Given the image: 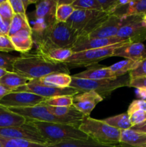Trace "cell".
<instances>
[{
    "mask_svg": "<svg viewBox=\"0 0 146 147\" xmlns=\"http://www.w3.org/2000/svg\"><path fill=\"white\" fill-rule=\"evenodd\" d=\"M13 72L31 80L52 73L70 74V68L64 63L49 61L37 53H27L18 56L13 65Z\"/></svg>",
    "mask_w": 146,
    "mask_h": 147,
    "instance_id": "cell-1",
    "label": "cell"
},
{
    "mask_svg": "<svg viewBox=\"0 0 146 147\" xmlns=\"http://www.w3.org/2000/svg\"><path fill=\"white\" fill-rule=\"evenodd\" d=\"M27 121L38 131L49 145L69 140H88L90 139L86 134L79 129L78 126L36 121Z\"/></svg>",
    "mask_w": 146,
    "mask_h": 147,
    "instance_id": "cell-2",
    "label": "cell"
},
{
    "mask_svg": "<svg viewBox=\"0 0 146 147\" xmlns=\"http://www.w3.org/2000/svg\"><path fill=\"white\" fill-rule=\"evenodd\" d=\"M79 129L97 143L114 146L120 144L121 130L110 126L102 120L84 116Z\"/></svg>",
    "mask_w": 146,
    "mask_h": 147,
    "instance_id": "cell-3",
    "label": "cell"
},
{
    "mask_svg": "<svg viewBox=\"0 0 146 147\" xmlns=\"http://www.w3.org/2000/svg\"><path fill=\"white\" fill-rule=\"evenodd\" d=\"M130 76L129 73L115 78L100 80L76 78L72 76L70 87L80 90L81 93L94 91L103 99L108 98L114 90L123 87H130Z\"/></svg>",
    "mask_w": 146,
    "mask_h": 147,
    "instance_id": "cell-4",
    "label": "cell"
},
{
    "mask_svg": "<svg viewBox=\"0 0 146 147\" xmlns=\"http://www.w3.org/2000/svg\"><path fill=\"white\" fill-rule=\"evenodd\" d=\"M57 0H41L35 4V11L31 21L32 39L45 37L49 30L57 22L55 19Z\"/></svg>",
    "mask_w": 146,
    "mask_h": 147,
    "instance_id": "cell-5",
    "label": "cell"
},
{
    "mask_svg": "<svg viewBox=\"0 0 146 147\" xmlns=\"http://www.w3.org/2000/svg\"><path fill=\"white\" fill-rule=\"evenodd\" d=\"M109 16L103 11L75 9L66 23L75 30L80 34V37H82L100 27Z\"/></svg>",
    "mask_w": 146,
    "mask_h": 147,
    "instance_id": "cell-6",
    "label": "cell"
},
{
    "mask_svg": "<svg viewBox=\"0 0 146 147\" xmlns=\"http://www.w3.org/2000/svg\"><path fill=\"white\" fill-rule=\"evenodd\" d=\"M126 42H123L103 48L94 49V50H89L73 53L71 57H69L62 63L66 65L69 68L90 67L94 65H97L101 60L113 57L115 49Z\"/></svg>",
    "mask_w": 146,
    "mask_h": 147,
    "instance_id": "cell-7",
    "label": "cell"
},
{
    "mask_svg": "<svg viewBox=\"0 0 146 147\" xmlns=\"http://www.w3.org/2000/svg\"><path fill=\"white\" fill-rule=\"evenodd\" d=\"M11 111L22 116L27 121H36L50 122V123H64L74 126H80L82 121L75 119L59 118L50 113L45 106L37 105L33 107L27 108H10Z\"/></svg>",
    "mask_w": 146,
    "mask_h": 147,
    "instance_id": "cell-8",
    "label": "cell"
},
{
    "mask_svg": "<svg viewBox=\"0 0 146 147\" xmlns=\"http://www.w3.org/2000/svg\"><path fill=\"white\" fill-rule=\"evenodd\" d=\"M13 92H29L45 99L60 96H74L81 93L80 90L74 88H57L53 85L42 81L40 79L29 80L25 86L19 88Z\"/></svg>",
    "mask_w": 146,
    "mask_h": 147,
    "instance_id": "cell-9",
    "label": "cell"
},
{
    "mask_svg": "<svg viewBox=\"0 0 146 147\" xmlns=\"http://www.w3.org/2000/svg\"><path fill=\"white\" fill-rule=\"evenodd\" d=\"M126 17V23L119 30L117 37L123 42H142L146 40V15Z\"/></svg>",
    "mask_w": 146,
    "mask_h": 147,
    "instance_id": "cell-10",
    "label": "cell"
},
{
    "mask_svg": "<svg viewBox=\"0 0 146 147\" xmlns=\"http://www.w3.org/2000/svg\"><path fill=\"white\" fill-rule=\"evenodd\" d=\"M79 37L80 34L67 23L57 22L43 38L47 39L56 47L72 49Z\"/></svg>",
    "mask_w": 146,
    "mask_h": 147,
    "instance_id": "cell-11",
    "label": "cell"
},
{
    "mask_svg": "<svg viewBox=\"0 0 146 147\" xmlns=\"http://www.w3.org/2000/svg\"><path fill=\"white\" fill-rule=\"evenodd\" d=\"M0 136L10 139H24L35 143L49 145L38 131L28 121H26L24 124L20 126L0 128Z\"/></svg>",
    "mask_w": 146,
    "mask_h": 147,
    "instance_id": "cell-12",
    "label": "cell"
},
{
    "mask_svg": "<svg viewBox=\"0 0 146 147\" xmlns=\"http://www.w3.org/2000/svg\"><path fill=\"white\" fill-rule=\"evenodd\" d=\"M33 42L36 44V53L49 61L63 63L73 54L71 49L56 47L46 38L35 39Z\"/></svg>",
    "mask_w": 146,
    "mask_h": 147,
    "instance_id": "cell-13",
    "label": "cell"
},
{
    "mask_svg": "<svg viewBox=\"0 0 146 147\" xmlns=\"http://www.w3.org/2000/svg\"><path fill=\"white\" fill-rule=\"evenodd\" d=\"M44 100V98L29 92H11L0 100V104L8 109L33 107L42 103Z\"/></svg>",
    "mask_w": 146,
    "mask_h": 147,
    "instance_id": "cell-14",
    "label": "cell"
},
{
    "mask_svg": "<svg viewBox=\"0 0 146 147\" xmlns=\"http://www.w3.org/2000/svg\"><path fill=\"white\" fill-rule=\"evenodd\" d=\"M126 23V17L112 14L97 29L86 36L87 38H109L115 37L119 30Z\"/></svg>",
    "mask_w": 146,
    "mask_h": 147,
    "instance_id": "cell-15",
    "label": "cell"
},
{
    "mask_svg": "<svg viewBox=\"0 0 146 147\" xmlns=\"http://www.w3.org/2000/svg\"><path fill=\"white\" fill-rule=\"evenodd\" d=\"M121 42H123V41L117 36L109 38H87L86 37H80L71 50L73 53H75L85 50L103 48Z\"/></svg>",
    "mask_w": 146,
    "mask_h": 147,
    "instance_id": "cell-16",
    "label": "cell"
},
{
    "mask_svg": "<svg viewBox=\"0 0 146 147\" xmlns=\"http://www.w3.org/2000/svg\"><path fill=\"white\" fill-rule=\"evenodd\" d=\"M102 100V98L94 91L83 92L73 96L72 106L84 116H90L95 106Z\"/></svg>",
    "mask_w": 146,
    "mask_h": 147,
    "instance_id": "cell-17",
    "label": "cell"
},
{
    "mask_svg": "<svg viewBox=\"0 0 146 147\" xmlns=\"http://www.w3.org/2000/svg\"><path fill=\"white\" fill-rule=\"evenodd\" d=\"M113 57H125L126 60L141 61L146 58V48L142 42H126L115 49Z\"/></svg>",
    "mask_w": 146,
    "mask_h": 147,
    "instance_id": "cell-18",
    "label": "cell"
},
{
    "mask_svg": "<svg viewBox=\"0 0 146 147\" xmlns=\"http://www.w3.org/2000/svg\"><path fill=\"white\" fill-rule=\"evenodd\" d=\"M72 76L76 78L92 80H104V79L115 78L118 77L115 73L111 71L110 67H106L97 64L87 67V70Z\"/></svg>",
    "mask_w": 146,
    "mask_h": 147,
    "instance_id": "cell-19",
    "label": "cell"
},
{
    "mask_svg": "<svg viewBox=\"0 0 146 147\" xmlns=\"http://www.w3.org/2000/svg\"><path fill=\"white\" fill-rule=\"evenodd\" d=\"M15 51L22 54H27L32 48L33 39L31 28L21 30L9 37Z\"/></svg>",
    "mask_w": 146,
    "mask_h": 147,
    "instance_id": "cell-20",
    "label": "cell"
},
{
    "mask_svg": "<svg viewBox=\"0 0 146 147\" xmlns=\"http://www.w3.org/2000/svg\"><path fill=\"white\" fill-rule=\"evenodd\" d=\"M120 147H146V134L131 129L121 130Z\"/></svg>",
    "mask_w": 146,
    "mask_h": 147,
    "instance_id": "cell-21",
    "label": "cell"
},
{
    "mask_svg": "<svg viewBox=\"0 0 146 147\" xmlns=\"http://www.w3.org/2000/svg\"><path fill=\"white\" fill-rule=\"evenodd\" d=\"M27 120L0 104V128L15 127L24 124Z\"/></svg>",
    "mask_w": 146,
    "mask_h": 147,
    "instance_id": "cell-22",
    "label": "cell"
},
{
    "mask_svg": "<svg viewBox=\"0 0 146 147\" xmlns=\"http://www.w3.org/2000/svg\"><path fill=\"white\" fill-rule=\"evenodd\" d=\"M27 78L14 73L8 72L5 76L0 78V84L11 92L15 91L19 88L24 86L29 81Z\"/></svg>",
    "mask_w": 146,
    "mask_h": 147,
    "instance_id": "cell-23",
    "label": "cell"
},
{
    "mask_svg": "<svg viewBox=\"0 0 146 147\" xmlns=\"http://www.w3.org/2000/svg\"><path fill=\"white\" fill-rule=\"evenodd\" d=\"M44 106H46L47 110L50 113L57 117L75 119V120L79 121H82L84 118L82 113L79 111L73 106H67V107H53V106H47V105H44Z\"/></svg>",
    "mask_w": 146,
    "mask_h": 147,
    "instance_id": "cell-24",
    "label": "cell"
},
{
    "mask_svg": "<svg viewBox=\"0 0 146 147\" xmlns=\"http://www.w3.org/2000/svg\"><path fill=\"white\" fill-rule=\"evenodd\" d=\"M40 80L49 84L53 85L57 88H64L70 87L72 82V76L67 73H57L44 76Z\"/></svg>",
    "mask_w": 146,
    "mask_h": 147,
    "instance_id": "cell-25",
    "label": "cell"
},
{
    "mask_svg": "<svg viewBox=\"0 0 146 147\" xmlns=\"http://www.w3.org/2000/svg\"><path fill=\"white\" fill-rule=\"evenodd\" d=\"M102 121L110 126L115 129H120V130L130 129L132 127L130 116L127 114V112L102 119Z\"/></svg>",
    "mask_w": 146,
    "mask_h": 147,
    "instance_id": "cell-26",
    "label": "cell"
},
{
    "mask_svg": "<svg viewBox=\"0 0 146 147\" xmlns=\"http://www.w3.org/2000/svg\"><path fill=\"white\" fill-rule=\"evenodd\" d=\"M31 28L27 14H14L10 23L8 37H11L24 29Z\"/></svg>",
    "mask_w": 146,
    "mask_h": 147,
    "instance_id": "cell-27",
    "label": "cell"
},
{
    "mask_svg": "<svg viewBox=\"0 0 146 147\" xmlns=\"http://www.w3.org/2000/svg\"><path fill=\"white\" fill-rule=\"evenodd\" d=\"M114 146H107L95 142L89 139L88 140H69L60 142L54 144L48 145L47 147H115Z\"/></svg>",
    "mask_w": 146,
    "mask_h": 147,
    "instance_id": "cell-28",
    "label": "cell"
},
{
    "mask_svg": "<svg viewBox=\"0 0 146 147\" xmlns=\"http://www.w3.org/2000/svg\"><path fill=\"white\" fill-rule=\"evenodd\" d=\"M140 61H134L131 60H124L117 62L110 66V69L113 73H115L117 76H122L129 73L130 71L136 68Z\"/></svg>",
    "mask_w": 146,
    "mask_h": 147,
    "instance_id": "cell-29",
    "label": "cell"
},
{
    "mask_svg": "<svg viewBox=\"0 0 146 147\" xmlns=\"http://www.w3.org/2000/svg\"><path fill=\"white\" fill-rule=\"evenodd\" d=\"M133 15H146V0H130V2L126 7L123 17Z\"/></svg>",
    "mask_w": 146,
    "mask_h": 147,
    "instance_id": "cell-30",
    "label": "cell"
},
{
    "mask_svg": "<svg viewBox=\"0 0 146 147\" xmlns=\"http://www.w3.org/2000/svg\"><path fill=\"white\" fill-rule=\"evenodd\" d=\"M73 96H60L50 98L44 100L41 104L53 107H67L72 106Z\"/></svg>",
    "mask_w": 146,
    "mask_h": 147,
    "instance_id": "cell-31",
    "label": "cell"
},
{
    "mask_svg": "<svg viewBox=\"0 0 146 147\" xmlns=\"http://www.w3.org/2000/svg\"><path fill=\"white\" fill-rule=\"evenodd\" d=\"M75 9L69 4H57L55 12L56 21L58 22H66L71 17Z\"/></svg>",
    "mask_w": 146,
    "mask_h": 147,
    "instance_id": "cell-32",
    "label": "cell"
},
{
    "mask_svg": "<svg viewBox=\"0 0 146 147\" xmlns=\"http://www.w3.org/2000/svg\"><path fill=\"white\" fill-rule=\"evenodd\" d=\"M72 6L75 9L102 11L101 6L97 0H74L72 4Z\"/></svg>",
    "mask_w": 146,
    "mask_h": 147,
    "instance_id": "cell-33",
    "label": "cell"
},
{
    "mask_svg": "<svg viewBox=\"0 0 146 147\" xmlns=\"http://www.w3.org/2000/svg\"><path fill=\"white\" fill-rule=\"evenodd\" d=\"M14 15V13L9 0H4V2L0 4V17L4 20V22L10 24Z\"/></svg>",
    "mask_w": 146,
    "mask_h": 147,
    "instance_id": "cell-34",
    "label": "cell"
},
{
    "mask_svg": "<svg viewBox=\"0 0 146 147\" xmlns=\"http://www.w3.org/2000/svg\"><path fill=\"white\" fill-rule=\"evenodd\" d=\"M17 57L18 56L5 53H0V67L8 72H13V65Z\"/></svg>",
    "mask_w": 146,
    "mask_h": 147,
    "instance_id": "cell-35",
    "label": "cell"
},
{
    "mask_svg": "<svg viewBox=\"0 0 146 147\" xmlns=\"http://www.w3.org/2000/svg\"><path fill=\"white\" fill-rule=\"evenodd\" d=\"M129 74H130V79L146 77V58L140 61L136 68L130 71Z\"/></svg>",
    "mask_w": 146,
    "mask_h": 147,
    "instance_id": "cell-36",
    "label": "cell"
},
{
    "mask_svg": "<svg viewBox=\"0 0 146 147\" xmlns=\"http://www.w3.org/2000/svg\"><path fill=\"white\" fill-rule=\"evenodd\" d=\"M12 51H15V50L9 37L0 34V52L7 53Z\"/></svg>",
    "mask_w": 146,
    "mask_h": 147,
    "instance_id": "cell-37",
    "label": "cell"
},
{
    "mask_svg": "<svg viewBox=\"0 0 146 147\" xmlns=\"http://www.w3.org/2000/svg\"><path fill=\"white\" fill-rule=\"evenodd\" d=\"M137 111H146V101L143 100H134L129 105L127 109V114L130 115Z\"/></svg>",
    "mask_w": 146,
    "mask_h": 147,
    "instance_id": "cell-38",
    "label": "cell"
},
{
    "mask_svg": "<svg viewBox=\"0 0 146 147\" xmlns=\"http://www.w3.org/2000/svg\"><path fill=\"white\" fill-rule=\"evenodd\" d=\"M132 126L140 124L146 121V111H137L129 115Z\"/></svg>",
    "mask_w": 146,
    "mask_h": 147,
    "instance_id": "cell-39",
    "label": "cell"
},
{
    "mask_svg": "<svg viewBox=\"0 0 146 147\" xmlns=\"http://www.w3.org/2000/svg\"><path fill=\"white\" fill-rule=\"evenodd\" d=\"M14 14H27L22 0H9Z\"/></svg>",
    "mask_w": 146,
    "mask_h": 147,
    "instance_id": "cell-40",
    "label": "cell"
},
{
    "mask_svg": "<svg viewBox=\"0 0 146 147\" xmlns=\"http://www.w3.org/2000/svg\"><path fill=\"white\" fill-rule=\"evenodd\" d=\"M17 147H47V144L35 143L24 139H14Z\"/></svg>",
    "mask_w": 146,
    "mask_h": 147,
    "instance_id": "cell-41",
    "label": "cell"
},
{
    "mask_svg": "<svg viewBox=\"0 0 146 147\" xmlns=\"http://www.w3.org/2000/svg\"><path fill=\"white\" fill-rule=\"evenodd\" d=\"M130 87L137 88H146V77L137 78L130 79Z\"/></svg>",
    "mask_w": 146,
    "mask_h": 147,
    "instance_id": "cell-42",
    "label": "cell"
},
{
    "mask_svg": "<svg viewBox=\"0 0 146 147\" xmlns=\"http://www.w3.org/2000/svg\"><path fill=\"white\" fill-rule=\"evenodd\" d=\"M9 23H7L4 22V20L0 17V34L8 36L9 31Z\"/></svg>",
    "mask_w": 146,
    "mask_h": 147,
    "instance_id": "cell-43",
    "label": "cell"
},
{
    "mask_svg": "<svg viewBox=\"0 0 146 147\" xmlns=\"http://www.w3.org/2000/svg\"><path fill=\"white\" fill-rule=\"evenodd\" d=\"M0 144L2 147H17L14 139H7L0 136Z\"/></svg>",
    "mask_w": 146,
    "mask_h": 147,
    "instance_id": "cell-44",
    "label": "cell"
},
{
    "mask_svg": "<svg viewBox=\"0 0 146 147\" xmlns=\"http://www.w3.org/2000/svg\"><path fill=\"white\" fill-rule=\"evenodd\" d=\"M135 94L140 100L146 101V88H137L135 90Z\"/></svg>",
    "mask_w": 146,
    "mask_h": 147,
    "instance_id": "cell-45",
    "label": "cell"
},
{
    "mask_svg": "<svg viewBox=\"0 0 146 147\" xmlns=\"http://www.w3.org/2000/svg\"><path fill=\"white\" fill-rule=\"evenodd\" d=\"M131 129L135 131L140 132V133L146 134V121L143 122V123H140V124L132 126Z\"/></svg>",
    "mask_w": 146,
    "mask_h": 147,
    "instance_id": "cell-46",
    "label": "cell"
},
{
    "mask_svg": "<svg viewBox=\"0 0 146 147\" xmlns=\"http://www.w3.org/2000/svg\"><path fill=\"white\" fill-rule=\"evenodd\" d=\"M9 93H11V91L9 90H7L5 87L2 86V85L0 84V100L3 98L5 96H7V94H9Z\"/></svg>",
    "mask_w": 146,
    "mask_h": 147,
    "instance_id": "cell-47",
    "label": "cell"
},
{
    "mask_svg": "<svg viewBox=\"0 0 146 147\" xmlns=\"http://www.w3.org/2000/svg\"><path fill=\"white\" fill-rule=\"evenodd\" d=\"M37 1H31V0H22V2L24 4V8L27 10V7L30 5L31 4H36Z\"/></svg>",
    "mask_w": 146,
    "mask_h": 147,
    "instance_id": "cell-48",
    "label": "cell"
},
{
    "mask_svg": "<svg viewBox=\"0 0 146 147\" xmlns=\"http://www.w3.org/2000/svg\"><path fill=\"white\" fill-rule=\"evenodd\" d=\"M74 0H59L57 1V4H69L72 5Z\"/></svg>",
    "mask_w": 146,
    "mask_h": 147,
    "instance_id": "cell-49",
    "label": "cell"
},
{
    "mask_svg": "<svg viewBox=\"0 0 146 147\" xmlns=\"http://www.w3.org/2000/svg\"><path fill=\"white\" fill-rule=\"evenodd\" d=\"M7 73H8V71H7V70H4V69L1 68V67H0V78H2L4 76H5Z\"/></svg>",
    "mask_w": 146,
    "mask_h": 147,
    "instance_id": "cell-50",
    "label": "cell"
},
{
    "mask_svg": "<svg viewBox=\"0 0 146 147\" xmlns=\"http://www.w3.org/2000/svg\"><path fill=\"white\" fill-rule=\"evenodd\" d=\"M0 147H2V146H1V144H0Z\"/></svg>",
    "mask_w": 146,
    "mask_h": 147,
    "instance_id": "cell-51",
    "label": "cell"
},
{
    "mask_svg": "<svg viewBox=\"0 0 146 147\" xmlns=\"http://www.w3.org/2000/svg\"><path fill=\"white\" fill-rule=\"evenodd\" d=\"M115 147H120V146H118V145H117V146H116Z\"/></svg>",
    "mask_w": 146,
    "mask_h": 147,
    "instance_id": "cell-52",
    "label": "cell"
}]
</instances>
